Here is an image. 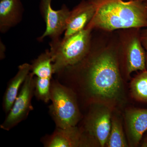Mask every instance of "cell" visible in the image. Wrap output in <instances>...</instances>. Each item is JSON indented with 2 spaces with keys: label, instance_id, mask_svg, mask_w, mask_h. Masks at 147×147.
Segmentation results:
<instances>
[{
  "label": "cell",
  "instance_id": "obj_10",
  "mask_svg": "<svg viewBox=\"0 0 147 147\" xmlns=\"http://www.w3.org/2000/svg\"><path fill=\"white\" fill-rule=\"evenodd\" d=\"M124 116L129 146H138L147 131V108H128Z\"/></svg>",
  "mask_w": 147,
  "mask_h": 147
},
{
  "label": "cell",
  "instance_id": "obj_1",
  "mask_svg": "<svg viewBox=\"0 0 147 147\" xmlns=\"http://www.w3.org/2000/svg\"><path fill=\"white\" fill-rule=\"evenodd\" d=\"M70 83L89 105L102 102L115 108L125 98L116 31L94 30L89 52L79 63L57 74Z\"/></svg>",
  "mask_w": 147,
  "mask_h": 147
},
{
  "label": "cell",
  "instance_id": "obj_4",
  "mask_svg": "<svg viewBox=\"0 0 147 147\" xmlns=\"http://www.w3.org/2000/svg\"><path fill=\"white\" fill-rule=\"evenodd\" d=\"M49 112L58 128L76 126L81 118L77 95L71 88L53 80L50 87Z\"/></svg>",
  "mask_w": 147,
  "mask_h": 147
},
{
  "label": "cell",
  "instance_id": "obj_2",
  "mask_svg": "<svg viewBox=\"0 0 147 147\" xmlns=\"http://www.w3.org/2000/svg\"><path fill=\"white\" fill-rule=\"evenodd\" d=\"M96 11L87 28L113 32L147 26V7L137 0H93Z\"/></svg>",
  "mask_w": 147,
  "mask_h": 147
},
{
  "label": "cell",
  "instance_id": "obj_11",
  "mask_svg": "<svg viewBox=\"0 0 147 147\" xmlns=\"http://www.w3.org/2000/svg\"><path fill=\"white\" fill-rule=\"evenodd\" d=\"M96 11L93 0H82L70 11L64 37L84 30L91 21Z\"/></svg>",
  "mask_w": 147,
  "mask_h": 147
},
{
  "label": "cell",
  "instance_id": "obj_19",
  "mask_svg": "<svg viewBox=\"0 0 147 147\" xmlns=\"http://www.w3.org/2000/svg\"><path fill=\"white\" fill-rule=\"evenodd\" d=\"M1 47H0V57L1 59H3L5 57V47L3 43L1 40Z\"/></svg>",
  "mask_w": 147,
  "mask_h": 147
},
{
  "label": "cell",
  "instance_id": "obj_8",
  "mask_svg": "<svg viewBox=\"0 0 147 147\" xmlns=\"http://www.w3.org/2000/svg\"><path fill=\"white\" fill-rule=\"evenodd\" d=\"M52 1L40 0V11L46 25L45 32L37 38L40 42L47 37L52 40L59 39L66 29L70 10L65 4L59 10H55L52 7Z\"/></svg>",
  "mask_w": 147,
  "mask_h": 147
},
{
  "label": "cell",
  "instance_id": "obj_6",
  "mask_svg": "<svg viewBox=\"0 0 147 147\" xmlns=\"http://www.w3.org/2000/svg\"><path fill=\"white\" fill-rule=\"evenodd\" d=\"M89 105L83 129L98 146L105 147L110 133L115 108L102 102H94Z\"/></svg>",
  "mask_w": 147,
  "mask_h": 147
},
{
  "label": "cell",
  "instance_id": "obj_17",
  "mask_svg": "<svg viewBox=\"0 0 147 147\" xmlns=\"http://www.w3.org/2000/svg\"><path fill=\"white\" fill-rule=\"evenodd\" d=\"M34 94L38 100L47 103L50 100V87L52 79L34 76Z\"/></svg>",
  "mask_w": 147,
  "mask_h": 147
},
{
  "label": "cell",
  "instance_id": "obj_3",
  "mask_svg": "<svg viewBox=\"0 0 147 147\" xmlns=\"http://www.w3.org/2000/svg\"><path fill=\"white\" fill-rule=\"evenodd\" d=\"M93 30L86 27L83 30L63 38L52 40L50 52L54 74L75 65L89 52Z\"/></svg>",
  "mask_w": 147,
  "mask_h": 147
},
{
  "label": "cell",
  "instance_id": "obj_16",
  "mask_svg": "<svg viewBox=\"0 0 147 147\" xmlns=\"http://www.w3.org/2000/svg\"><path fill=\"white\" fill-rule=\"evenodd\" d=\"M131 96L139 102H147V70L141 71L130 83Z\"/></svg>",
  "mask_w": 147,
  "mask_h": 147
},
{
  "label": "cell",
  "instance_id": "obj_20",
  "mask_svg": "<svg viewBox=\"0 0 147 147\" xmlns=\"http://www.w3.org/2000/svg\"><path fill=\"white\" fill-rule=\"evenodd\" d=\"M141 147H147V134L145 136L144 138L143 139L142 141Z\"/></svg>",
  "mask_w": 147,
  "mask_h": 147
},
{
  "label": "cell",
  "instance_id": "obj_13",
  "mask_svg": "<svg viewBox=\"0 0 147 147\" xmlns=\"http://www.w3.org/2000/svg\"><path fill=\"white\" fill-rule=\"evenodd\" d=\"M31 65L25 63L18 67V70L15 76L8 84L3 98V108L6 114L10 111L16 100L20 88L30 72Z\"/></svg>",
  "mask_w": 147,
  "mask_h": 147
},
{
  "label": "cell",
  "instance_id": "obj_15",
  "mask_svg": "<svg viewBox=\"0 0 147 147\" xmlns=\"http://www.w3.org/2000/svg\"><path fill=\"white\" fill-rule=\"evenodd\" d=\"M31 72L34 76L52 79L54 74L53 61L50 50H46L33 61Z\"/></svg>",
  "mask_w": 147,
  "mask_h": 147
},
{
  "label": "cell",
  "instance_id": "obj_12",
  "mask_svg": "<svg viewBox=\"0 0 147 147\" xmlns=\"http://www.w3.org/2000/svg\"><path fill=\"white\" fill-rule=\"evenodd\" d=\"M24 9L21 0H0V32L5 34L22 21Z\"/></svg>",
  "mask_w": 147,
  "mask_h": 147
},
{
  "label": "cell",
  "instance_id": "obj_18",
  "mask_svg": "<svg viewBox=\"0 0 147 147\" xmlns=\"http://www.w3.org/2000/svg\"><path fill=\"white\" fill-rule=\"evenodd\" d=\"M141 40L143 47H145L147 53H146V66L147 65V29L144 31L141 32Z\"/></svg>",
  "mask_w": 147,
  "mask_h": 147
},
{
  "label": "cell",
  "instance_id": "obj_7",
  "mask_svg": "<svg viewBox=\"0 0 147 147\" xmlns=\"http://www.w3.org/2000/svg\"><path fill=\"white\" fill-rule=\"evenodd\" d=\"M34 76L30 72L22 85L20 92L12 107L0 127L9 131L26 119L29 113L33 110L32 99L34 93Z\"/></svg>",
  "mask_w": 147,
  "mask_h": 147
},
{
  "label": "cell",
  "instance_id": "obj_14",
  "mask_svg": "<svg viewBox=\"0 0 147 147\" xmlns=\"http://www.w3.org/2000/svg\"><path fill=\"white\" fill-rule=\"evenodd\" d=\"M105 146H129L127 137L124 132L122 123L119 116L115 114L112 116L111 127Z\"/></svg>",
  "mask_w": 147,
  "mask_h": 147
},
{
  "label": "cell",
  "instance_id": "obj_9",
  "mask_svg": "<svg viewBox=\"0 0 147 147\" xmlns=\"http://www.w3.org/2000/svg\"><path fill=\"white\" fill-rule=\"evenodd\" d=\"M46 147H88L98 146L89 134L77 126L57 127L54 132L42 141Z\"/></svg>",
  "mask_w": 147,
  "mask_h": 147
},
{
  "label": "cell",
  "instance_id": "obj_5",
  "mask_svg": "<svg viewBox=\"0 0 147 147\" xmlns=\"http://www.w3.org/2000/svg\"><path fill=\"white\" fill-rule=\"evenodd\" d=\"M139 28L116 31L119 65L122 76H130L134 71L146 69V53Z\"/></svg>",
  "mask_w": 147,
  "mask_h": 147
}]
</instances>
